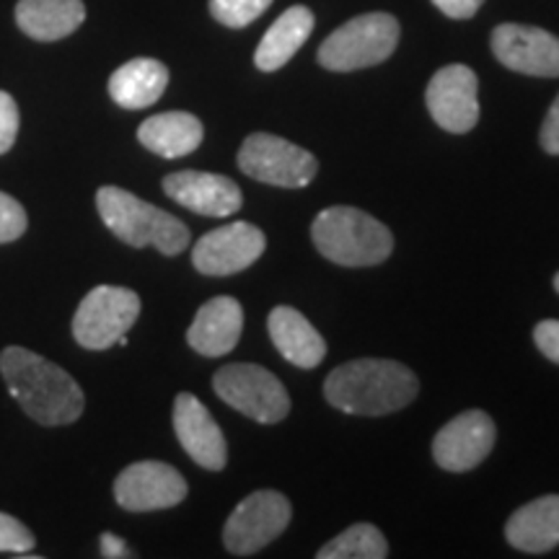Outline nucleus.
<instances>
[{"label": "nucleus", "instance_id": "obj_1", "mask_svg": "<svg viewBox=\"0 0 559 559\" xmlns=\"http://www.w3.org/2000/svg\"><path fill=\"white\" fill-rule=\"evenodd\" d=\"M0 373L11 396L34 423L58 428L83 415L86 396L73 376L32 349L11 345L0 353Z\"/></svg>", "mask_w": 559, "mask_h": 559}, {"label": "nucleus", "instance_id": "obj_2", "mask_svg": "<svg viewBox=\"0 0 559 559\" xmlns=\"http://www.w3.org/2000/svg\"><path fill=\"white\" fill-rule=\"evenodd\" d=\"M417 376L396 360H349L326 376L324 396L332 407L358 417H381L415 402Z\"/></svg>", "mask_w": 559, "mask_h": 559}, {"label": "nucleus", "instance_id": "obj_3", "mask_svg": "<svg viewBox=\"0 0 559 559\" xmlns=\"http://www.w3.org/2000/svg\"><path fill=\"white\" fill-rule=\"evenodd\" d=\"M96 207L104 226L130 247H156L166 257H177L190 247V228L185 223L122 187H102Z\"/></svg>", "mask_w": 559, "mask_h": 559}, {"label": "nucleus", "instance_id": "obj_4", "mask_svg": "<svg viewBox=\"0 0 559 559\" xmlns=\"http://www.w3.org/2000/svg\"><path fill=\"white\" fill-rule=\"evenodd\" d=\"M311 239L326 260L342 267H373L394 251V236L358 207H326L313 218Z\"/></svg>", "mask_w": 559, "mask_h": 559}, {"label": "nucleus", "instance_id": "obj_5", "mask_svg": "<svg viewBox=\"0 0 559 559\" xmlns=\"http://www.w3.org/2000/svg\"><path fill=\"white\" fill-rule=\"evenodd\" d=\"M400 45V21L391 13H362L349 19L319 47V66L349 73L389 60Z\"/></svg>", "mask_w": 559, "mask_h": 559}, {"label": "nucleus", "instance_id": "obj_6", "mask_svg": "<svg viewBox=\"0 0 559 559\" xmlns=\"http://www.w3.org/2000/svg\"><path fill=\"white\" fill-rule=\"evenodd\" d=\"M213 389L228 407L262 425L280 423L290 412V396L267 368L234 362L213 376Z\"/></svg>", "mask_w": 559, "mask_h": 559}, {"label": "nucleus", "instance_id": "obj_7", "mask_svg": "<svg viewBox=\"0 0 559 559\" xmlns=\"http://www.w3.org/2000/svg\"><path fill=\"white\" fill-rule=\"evenodd\" d=\"M239 169L251 179L264 181V185L300 190L317 177L319 160L290 140L270 135V132H254L243 140Z\"/></svg>", "mask_w": 559, "mask_h": 559}, {"label": "nucleus", "instance_id": "obj_8", "mask_svg": "<svg viewBox=\"0 0 559 559\" xmlns=\"http://www.w3.org/2000/svg\"><path fill=\"white\" fill-rule=\"evenodd\" d=\"M140 317V298L135 290L99 285L81 300L73 317V337L86 349H107L128 337Z\"/></svg>", "mask_w": 559, "mask_h": 559}, {"label": "nucleus", "instance_id": "obj_9", "mask_svg": "<svg viewBox=\"0 0 559 559\" xmlns=\"http://www.w3.org/2000/svg\"><path fill=\"white\" fill-rule=\"evenodd\" d=\"M293 519V508L285 495L275 489H260L243 498L223 528V544L230 555L249 557L275 542Z\"/></svg>", "mask_w": 559, "mask_h": 559}, {"label": "nucleus", "instance_id": "obj_10", "mask_svg": "<svg viewBox=\"0 0 559 559\" xmlns=\"http://www.w3.org/2000/svg\"><path fill=\"white\" fill-rule=\"evenodd\" d=\"M267 239L251 223L236 221L207 230L192 249L194 270L210 277H226L247 270L264 254Z\"/></svg>", "mask_w": 559, "mask_h": 559}, {"label": "nucleus", "instance_id": "obj_11", "mask_svg": "<svg viewBox=\"0 0 559 559\" xmlns=\"http://www.w3.org/2000/svg\"><path fill=\"white\" fill-rule=\"evenodd\" d=\"M479 81L472 68L466 66H445L440 68L428 83L430 117L445 132L464 135L477 128L479 122Z\"/></svg>", "mask_w": 559, "mask_h": 559}, {"label": "nucleus", "instance_id": "obj_12", "mask_svg": "<svg viewBox=\"0 0 559 559\" xmlns=\"http://www.w3.org/2000/svg\"><path fill=\"white\" fill-rule=\"evenodd\" d=\"M185 498V477L164 461H135L115 479L117 506L132 513L174 508Z\"/></svg>", "mask_w": 559, "mask_h": 559}, {"label": "nucleus", "instance_id": "obj_13", "mask_svg": "<svg viewBox=\"0 0 559 559\" xmlns=\"http://www.w3.org/2000/svg\"><path fill=\"white\" fill-rule=\"evenodd\" d=\"M492 52L502 66L536 79H559V39L523 24H502L492 32Z\"/></svg>", "mask_w": 559, "mask_h": 559}, {"label": "nucleus", "instance_id": "obj_14", "mask_svg": "<svg viewBox=\"0 0 559 559\" xmlns=\"http://www.w3.org/2000/svg\"><path fill=\"white\" fill-rule=\"evenodd\" d=\"M495 445V423L487 412L469 409L453 417L432 440V459L445 472H469L489 456Z\"/></svg>", "mask_w": 559, "mask_h": 559}, {"label": "nucleus", "instance_id": "obj_15", "mask_svg": "<svg viewBox=\"0 0 559 559\" xmlns=\"http://www.w3.org/2000/svg\"><path fill=\"white\" fill-rule=\"evenodd\" d=\"M174 432H177L181 449L190 453V459L202 469L221 472L226 466L228 445L218 423L205 404L187 391L174 400Z\"/></svg>", "mask_w": 559, "mask_h": 559}, {"label": "nucleus", "instance_id": "obj_16", "mask_svg": "<svg viewBox=\"0 0 559 559\" xmlns=\"http://www.w3.org/2000/svg\"><path fill=\"white\" fill-rule=\"evenodd\" d=\"M164 192L181 207L205 218H228L241 210V190L234 179L207 171H174L164 179Z\"/></svg>", "mask_w": 559, "mask_h": 559}, {"label": "nucleus", "instance_id": "obj_17", "mask_svg": "<svg viewBox=\"0 0 559 559\" xmlns=\"http://www.w3.org/2000/svg\"><path fill=\"white\" fill-rule=\"evenodd\" d=\"M243 330V309L236 298L218 296L200 306L194 317L187 342L194 353L205 358H223L230 349L239 345Z\"/></svg>", "mask_w": 559, "mask_h": 559}, {"label": "nucleus", "instance_id": "obj_18", "mask_svg": "<svg viewBox=\"0 0 559 559\" xmlns=\"http://www.w3.org/2000/svg\"><path fill=\"white\" fill-rule=\"evenodd\" d=\"M270 337L277 353L298 368H317L326 355V342L304 313L293 306H277L267 319Z\"/></svg>", "mask_w": 559, "mask_h": 559}, {"label": "nucleus", "instance_id": "obj_19", "mask_svg": "<svg viewBox=\"0 0 559 559\" xmlns=\"http://www.w3.org/2000/svg\"><path fill=\"white\" fill-rule=\"evenodd\" d=\"M506 539L513 549L547 555L559 544V495L526 502L508 519Z\"/></svg>", "mask_w": 559, "mask_h": 559}, {"label": "nucleus", "instance_id": "obj_20", "mask_svg": "<svg viewBox=\"0 0 559 559\" xmlns=\"http://www.w3.org/2000/svg\"><path fill=\"white\" fill-rule=\"evenodd\" d=\"M86 21L83 0H19L16 24L26 37L58 41L73 34Z\"/></svg>", "mask_w": 559, "mask_h": 559}, {"label": "nucleus", "instance_id": "obj_21", "mask_svg": "<svg viewBox=\"0 0 559 559\" xmlns=\"http://www.w3.org/2000/svg\"><path fill=\"white\" fill-rule=\"evenodd\" d=\"M169 86V68L153 58H135L111 73L109 96L122 109H145L156 104Z\"/></svg>", "mask_w": 559, "mask_h": 559}, {"label": "nucleus", "instance_id": "obj_22", "mask_svg": "<svg viewBox=\"0 0 559 559\" xmlns=\"http://www.w3.org/2000/svg\"><path fill=\"white\" fill-rule=\"evenodd\" d=\"M202 122L190 111H164L153 115L138 128V140L151 153L160 158H181L190 156L192 151L200 148Z\"/></svg>", "mask_w": 559, "mask_h": 559}, {"label": "nucleus", "instance_id": "obj_23", "mask_svg": "<svg viewBox=\"0 0 559 559\" xmlns=\"http://www.w3.org/2000/svg\"><path fill=\"white\" fill-rule=\"evenodd\" d=\"M313 32V13L306 5H293L264 34L254 52V66L275 73L296 55Z\"/></svg>", "mask_w": 559, "mask_h": 559}, {"label": "nucleus", "instance_id": "obj_24", "mask_svg": "<svg viewBox=\"0 0 559 559\" xmlns=\"http://www.w3.org/2000/svg\"><path fill=\"white\" fill-rule=\"evenodd\" d=\"M319 559H383L389 557V544L370 523H355L342 531L337 539L319 549Z\"/></svg>", "mask_w": 559, "mask_h": 559}, {"label": "nucleus", "instance_id": "obj_25", "mask_svg": "<svg viewBox=\"0 0 559 559\" xmlns=\"http://www.w3.org/2000/svg\"><path fill=\"white\" fill-rule=\"evenodd\" d=\"M272 5V0H210V13L228 29H243Z\"/></svg>", "mask_w": 559, "mask_h": 559}, {"label": "nucleus", "instance_id": "obj_26", "mask_svg": "<svg viewBox=\"0 0 559 559\" xmlns=\"http://www.w3.org/2000/svg\"><path fill=\"white\" fill-rule=\"evenodd\" d=\"M29 218H26V210L16 198L0 192V243H11L24 236Z\"/></svg>", "mask_w": 559, "mask_h": 559}, {"label": "nucleus", "instance_id": "obj_27", "mask_svg": "<svg viewBox=\"0 0 559 559\" xmlns=\"http://www.w3.org/2000/svg\"><path fill=\"white\" fill-rule=\"evenodd\" d=\"M34 549V534L13 515L0 513V551L11 555H29Z\"/></svg>", "mask_w": 559, "mask_h": 559}, {"label": "nucleus", "instance_id": "obj_28", "mask_svg": "<svg viewBox=\"0 0 559 559\" xmlns=\"http://www.w3.org/2000/svg\"><path fill=\"white\" fill-rule=\"evenodd\" d=\"M19 104L11 94L0 91V156L9 153L19 135Z\"/></svg>", "mask_w": 559, "mask_h": 559}, {"label": "nucleus", "instance_id": "obj_29", "mask_svg": "<svg viewBox=\"0 0 559 559\" xmlns=\"http://www.w3.org/2000/svg\"><path fill=\"white\" fill-rule=\"evenodd\" d=\"M534 342L551 362H557L559 366V321L557 319L539 321L534 330Z\"/></svg>", "mask_w": 559, "mask_h": 559}, {"label": "nucleus", "instance_id": "obj_30", "mask_svg": "<svg viewBox=\"0 0 559 559\" xmlns=\"http://www.w3.org/2000/svg\"><path fill=\"white\" fill-rule=\"evenodd\" d=\"M542 148L549 153V156H559V96L551 104L547 117H544L542 124Z\"/></svg>", "mask_w": 559, "mask_h": 559}, {"label": "nucleus", "instance_id": "obj_31", "mask_svg": "<svg viewBox=\"0 0 559 559\" xmlns=\"http://www.w3.org/2000/svg\"><path fill=\"white\" fill-rule=\"evenodd\" d=\"M485 0H432V5L449 19H472Z\"/></svg>", "mask_w": 559, "mask_h": 559}, {"label": "nucleus", "instance_id": "obj_32", "mask_svg": "<svg viewBox=\"0 0 559 559\" xmlns=\"http://www.w3.org/2000/svg\"><path fill=\"white\" fill-rule=\"evenodd\" d=\"M99 542H102V557H109V559L132 557L128 542L120 539V536H115V534H102Z\"/></svg>", "mask_w": 559, "mask_h": 559}, {"label": "nucleus", "instance_id": "obj_33", "mask_svg": "<svg viewBox=\"0 0 559 559\" xmlns=\"http://www.w3.org/2000/svg\"><path fill=\"white\" fill-rule=\"evenodd\" d=\"M555 290L559 293V272H557V275H555Z\"/></svg>", "mask_w": 559, "mask_h": 559}]
</instances>
